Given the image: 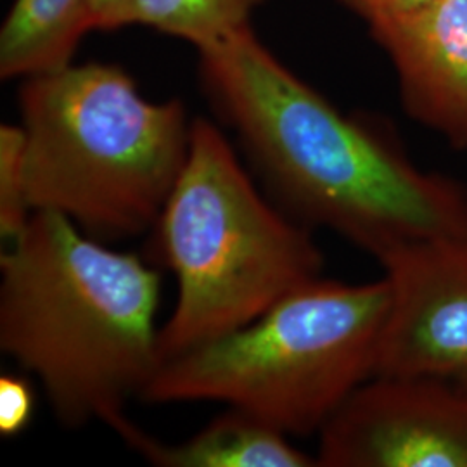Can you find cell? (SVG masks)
Segmentation results:
<instances>
[{
  "mask_svg": "<svg viewBox=\"0 0 467 467\" xmlns=\"http://www.w3.org/2000/svg\"><path fill=\"white\" fill-rule=\"evenodd\" d=\"M389 306L386 277L347 284L320 275L250 324L163 360L140 400L215 401L287 436L320 433L374 376Z\"/></svg>",
  "mask_w": 467,
  "mask_h": 467,
  "instance_id": "5",
  "label": "cell"
},
{
  "mask_svg": "<svg viewBox=\"0 0 467 467\" xmlns=\"http://www.w3.org/2000/svg\"><path fill=\"white\" fill-rule=\"evenodd\" d=\"M265 0H130V26L181 38L194 49L250 28Z\"/></svg>",
  "mask_w": 467,
  "mask_h": 467,
  "instance_id": "11",
  "label": "cell"
},
{
  "mask_svg": "<svg viewBox=\"0 0 467 467\" xmlns=\"http://www.w3.org/2000/svg\"><path fill=\"white\" fill-rule=\"evenodd\" d=\"M434 0H341L351 13L362 17L368 26L391 17L405 16L430 5Z\"/></svg>",
  "mask_w": 467,
  "mask_h": 467,
  "instance_id": "14",
  "label": "cell"
},
{
  "mask_svg": "<svg viewBox=\"0 0 467 467\" xmlns=\"http://www.w3.org/2000/svg\"><path fill=\"white\" fill-rule=\"evenodd\" d=\"M17 106L34 213L99 241L152 231L189 156L182 100L146 99L118 65L73 63L23 80Z\"/></svg>",
  "mask_w": 467,
  "mask_h": 467,
  "instance_id": "3",
  "label": "cell"
},
{
  "mask_svg": "<svg viewBox=\"0 0 467 467\" xmlns=\"http://www.w3.org/2000/svg\"><path fill=\"white\" fill-rule=\"evenodd\" d=\"M391 285L374 376L428 378L467 393V239H433L379 262Z\"/></svg>",
  "mask_w": 467,
  "mask_h": 467,
  "instance_id": "7",
  "label": "cell"
},
{
  "mask_svg": "<svg viewBox=\"0 0 467 467\" xmlns=\"http://www.w3.org/2000/svg\"><path fill=\"white\" fill-rule=\"evenodd\" d=\"M34 208L26 181V135L17 123L0 125V237L9 246L26 229Z\"/></svg>",
  "mask_w": 467,
  "mask_h": 467,
  "instance_id": "12",
  "label": "cell"
},
{
  "mask_svg": "<svg viewBox=\"0 0 467 467\" xmlns=\"http://www.w3.org/2000/svg\"><path fill=\"white\" fill-rule=\"evenodd\" d=\"M368 32L395 67L407 115L467 150V0H434Z\"/></svg>",
  "mask_w": 467,
  "mask_h": 467,
  "instance_id": "8",
  "label": "cell"
},
{
  "mask_svg": "<svg viewBox=\"0 0 467 467\" xmlns=\"http://www.w3.org/2000/svg\"><path fill=\"white\" fill-rule=\"evenodd\" d=\"M35 407L34 386L26 378L0 376V434L4 438L23 433L34 420Z\"/></svg>",
  "mask_w": 467,
  "mask_h": 467,
  "instance_id": "13",
  "label": "cell"
},
{
  "mask_svg": "<svg viewBox=\"0 0 467 467\" xmlns=\"http://www.w3.org/2000/svg\"><path fill=\"white\" fill-rule=\"evenodd\" d=\"M150 234L179 284L160 364L250 324L324 268L312 229L268 196L208 118L192 121L184 170Z\"/></svg>",
  "mask_w": 467,
  "mask_h": 467,
  "instance_id": "4",
  "label": "cell"
},
{
  "mask_svg": "<svg viewBox=\"0 0 467 467\" xmlns=\"http://www.w3.org/2000/svg\"><path fill=\"white\" fill-rule=\"evenodd\" d=\"M88 32V0H15L0 28L2 80L23 82L73 65Z\"/></svg>",
  "mask_w": 467,
  "mask_h": 467,
  "instance_id": "10",
  "label": "cell"
},
{
  "mask_svg": "<svg viewBox=\"0 0 467 467\" xmlns=\"http://www.w3.org/2000/svg\"><path fill=\"white\" fill-rule=\"evenodd\" d=\"M0 350L42 384L61 424L100 422L127 443V416L160 366L161 275L67 218L35 212L0 256Z\"/></svg>",
  "mask_w": 467,
  "mask_h": 467,
  "instance_id": "2",
  "label": "cell"
},
{
  "mask_svg": "<svg viewBox=\"0 0 467 467\" xmlns=\"http://www.w3.org/2000/svg\"><path fill=\"white\" fill-rule=\"evenodd\" d=\"M289 438L250 412L227 407L184 441L165 443L139 430L129 445L160 467L318 466L317 457L296 449Z\"/></svg>",
  "mask_w": 467,
  "mask_h": 467,
  "instance_id": "9",
  "label": "cell"
},
{
  "mask_svg": "<svg viewBox=\"0 0 467 467\" xmlns=\"http://www.w3.org/2000/svg\"><path fill=\"white\" fill-rule=\"evenodd\" d=\"M198 52L204 98L285 213L378 262L433 239H467V189L412 163L368 118L341 113L253 32Z\"/></svg>",
  "mask_w": 467,
  "mask_h": 467,
  "instance_id": "1",
  "label": "cell"
},
{
  "mask_svg": "<svg viewBox=\"0 0 467 467\" xmlns=\"http://www.w3.org/2000/svg\"><path fill=\"white\" fill-rule=\"evenodd\" d=\"M318 436V466L467 467V393L428 378L372 376Z\"/></svg>",
  "mask_w": 467,
  "mask_h": 467,
  "instance_id": "6",
  "label": "cell"
},
{
  "mask_svg": "<svg viewBox=\"0 0 467 467\" xmlns=\"http://www.w3.org/2000/svg\"><path fill=\"white\" fill-rule=\"evenodd\" d=\"M92 30L111 32L130 26V0H88Z\"/></svg>",
  "mask_w": 467,
  "mask_h": 467,
  "instance_id": "15",
  "label": "cell"
}]
</instances>
